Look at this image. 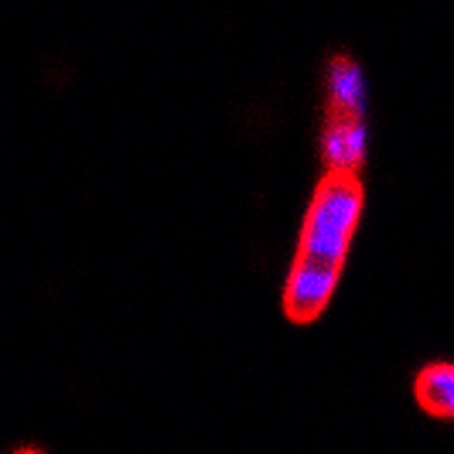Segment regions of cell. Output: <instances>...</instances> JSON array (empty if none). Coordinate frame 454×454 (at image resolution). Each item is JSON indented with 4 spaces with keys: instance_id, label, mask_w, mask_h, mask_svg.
Instances as JSON below:
<instances>
[{
    "instance_id": "2",
    "label": "cell",
    "mask_w": 454,
    "mask_h": 454,
    "mask_svg": "<svg viewBox=\"0 0 454 454\" xmlns=\"http://www.w3.org/2000/svg\"><path fill=\"white\" fill-rule=\"evenodd\" d=\"M365 79L363 68L348 55H335L328 62V110L321 130L325 171L359 175L365 160Z\"/></svg>"
},
{
    "instance_id": "3",
    "label": "cell",
    "mask_w": 454,
    "mask_h": 454,
    "mask_svg": "<svg viewBox=\"0 0 454 454\" xmlns=\"http://www.w3.org/2000/svg\"><path fill=\"white\" fill-rule=\"evenodd\" d=\"M413 396L431 417L454 420V363L437 359L424 365L413 380Z\"/></svg>"
},
{
    "instance_id": "1",
    "label": "cell",
    "mask_w": 454,
    "mask_h": 454,
    "mask_svg": "<svg viewBox=\"0 0 454 454\" xmlns=\"http://www.w3.org/2000/svg\"><path fill=\"white\" fill-rule=\"evenodd\" d=\"M365 205V188L359 175L325 171L311 192V202L301 223L297 250L284 280V315L294 325H308L325 315L328 301L339 287L348 243L359 229Z\"/></svg>"
},
{
    "instance_id": "4",
    "label": "cell",
    "mask_w": 454,
    "mask_h": 454,
    "mask_svg": "<svg viewBox=\"0 0 454 454\" xmlns=\"http://www.w3.org/2000/svg\"><path fill=\"white\" fill-rule=\"evenodd\" d=\"M14 454H45V451H38V448H21V451H14Z\"/></svg>"
}]
</instances>
